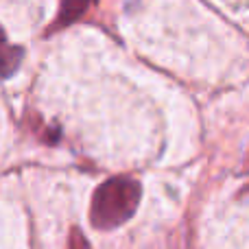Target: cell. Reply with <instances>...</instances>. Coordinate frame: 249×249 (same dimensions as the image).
<instances>
[{"label": "cell", "mask_w": 249, "mask_h": 249, "mask_svg": "<svg viewBox=\"0 0 249 249\" xmlns=\"http://www.w3.org/2000/svg\"><path fill=\"white\" fill-rule=\"evenodd\" d=\"M140 184L131 177H114L96 188L90 221L96 230H114L129 221L140 203Z\"/></svg>", "instance_id": "obj_1"}, {"label": "cell", "mask_w": 249, "mask_h": 249, "mask_svg": "<svg viewBox=\"0 0 249 249\" xmlns=\"http://www.w3.org/2000/svg\"><path fill=\"white\" fill-rule=\"evenodd\" d=\"M22 61V48L13 46L0 29V77H11Z\"/></svg>", "instance_id": "obj_2"}, {"label": "cell", "mask_w": 249, "mask_h": 249, "mask_svg": "<svg viewBox=\"0 0 249 249\" xmlns=\"http://www.w3.org/2000/svg\"><path fill=\"white\" fill-rule=\"evenodd\" d=\"M92 0H61V7H59V13H57L55 22H53L51 29L57 31V29H64V26L72 24L74 20L86 13V9L90 7Z\"/></svg>", "instance_id": "obj_3"}]
</instances>
